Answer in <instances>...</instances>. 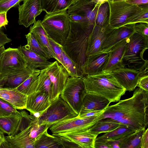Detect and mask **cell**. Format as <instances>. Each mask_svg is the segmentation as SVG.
Instances as JSON below:
<instances>
[{
    "label": "cell",
    "mask_w": 148,
    "mask_h": 148,
    "mask_svg": "<svg viewBox=\"0 0 148 148\" xmlns=\"http://www.w3.org/2000/svg\"><path fill=\"white\" fill-rule=\"evenodd\" d=\"M110 103L105 97L87 93L83 99L82 107L79 113L104 110Z\"/></svg>",
    "instance_id": "obj_24"
},
{
    "label": "cell",
    "mask_w": 148,
    "mask_h": 148,
    "mask_svg": "<svg viewBox=\"0 0 148 148\" xmlns=\"http://www.w3.org/2000/svg\"><path fill=\"white\" fill-rule=\"evenodd\" d=\"M134 28L135 32L148 37V23L143 22L137 23L134 24Z\"/></svg>",
    "instance_id": "obj_44"
},
{
    "label": "cell",
    "mask_w": 148,
    "mask_h": 148,
    "mask_svg": "<svg viewBox=\"0 0 148 148\" xmlns=\"http://www.w3.org/2000/svg\"><path fill=\"white\" fill-rule=\"evenodd\" d=\"M49 96L46 93L36 92L27 96L26 109L31 115L41 113L50 105Z\"/></svg>",
    "instance_id": "obj_18"
},
{
    "label": "cell",
    "mask_w": 148,
    "mask_h": 148,
    "mask_svg": "<svg viewBox=\"0 0 148 148\" xmlns=\"http://www.w3.org/2000/svg\"><path fill=\"white\" fill-rule=\"evenodd\" d=\"M145 129L137 130L126 136L119 145V148H140L141 138Z\"/></svg>",
    "instance_id": "obj_34"
},
{
    "label": "cell",
    "mask_w": 148,
    "mask_h": 148,
    "mask_svg": "<svg viewBox=\"0 0 148 148\" xmlns=\"http://www.w3.org/2000/svg\"><path fill=\"white\" fill-rule=\"evenodd\" d=\"M49 76L52 83L50 102L58 98L62 90L68 79L69 77L68 72L57 61L44 69Z\"/></svg>",
    "instance_id": "obj_11"
},
{
    "label": "cell",
    "mask_w": 148,
    "mask_h": 148,
    "mask_svg": "<svg viewBox=\"0 0 148 148\" xmlns=\"http://www.w3.org/2000/svg\"><path fill=\"white\" fill-rule=\"evenodd\" d=\"M144 5L127 18L124 26L140 22L148 23V4Z\"/></svg>",
    "instance_id": "obj_39"
},
{
    "label": "cell",
    "mask_w": 148,
    "mask_h": 148,
    "mask_svg": "<svg viewBox=\"0 0 148 148\" xmlns=\"http://www.w3.org/2000/svg\"><path fill=\"white\" fill-rule=\"evenodd\" d=\"M29 32L34 35L37 40L50 59L57 58L50 44L48 37L40 20L35 21L29 28Z\"/></svg>",
    "instance_id": "obj_26"
},
{
    "label": "cell",
    "mask_w": 148,
    "mask_h": 148,
    "mask_svg": "<svg viewBox=\"0 0 148 148\" xmlns=\"http://www.w3.org/2000/svg\"><path fill=\"white\" fill-rule=\"evenodd\" d=\"M103 114L84 118L77 117L52 125L49 128L52 134H60L75 131L88 130L103 118Z\"/></svg>",
    "instance_id": "obj_10"
},
{
    "label": "cell",
    "mask_w": 148,
    "mask_h": 148,
    "mask_svg": "<svg viewBox=\"0 0 148 148\" xmlns=\"http://www.w3.org/2000/svg\"><path fill=\"white\" fill-rule=\"evenodd\" d=\"M42 11L49 13L67 10L73 4V0H40Z\"/></svg>",
    "instance_id": "obj_29"
},
{
    "label": "cell",
    "mask_w": 148,
    "mask_h": 148,
    "mask_svg": "<svg viewBox=\"0 0 148 148\" xmlns=\"http://www.w3.org/2000/svg\"><path fill=\"white\" fill-rule=\"evenodd\" d=\"M7 12H0V30L3 26L7 25L8 21L7 18Z\"/></svg>",
    "instance_id": "obj_50"
},
{
    "label": "cell",
    "mask_w": 148,
    "mask_h": 148,
    "mask_svg": "<svg viewBox=\"0 0 148 148\" xmlns=\"http://www.w3.org/2000/svg\"><path fill=\"white\" fill-rule=\"evenodd\" d=\"M126 2L130 4L141 5L148 4V0H127Z\"/></svg>",
    "instance_id": "obj_51"
},
{
    "label": "cell",
    "mask_w": 148,
    "mask_h": 148,
    "mask_svg": "<svg viewBox=\"0 0 148 148\" xmlns=\"http://www.w3.org/2000/svg\"><path fill=\"white\" fill-rule=\"evenodd\" d=\"M5 49L4 45L0 47V58L2 53Z\"/></svg>",
    "instance_id": "obj_54"
},
{
    "label": "cell",
    "mask_w": 148,
    "mask_h": 148,
    "mask_svg": "<svg viewBox=\"0 0 148 148\" xmlns=\"http://www.w3.org/2000/svg\"><path fill=\"white\" fill-rule=\"evenodd\" d=\"M134 25H127L113 29L103 44L102 51L108 52L113 46L124 39L129 37L135 32Z\"/></svg>",
    "instance_id": "obj_21"
},
{
    "label": "cell",
    "mask_w": 148,
    "mask_h": 148,
    "mask_svg": "<svg viewBox=\"0 0 148 148\" xmlns=\"http://www.w3.org/2000/svg\"><path fill=\"white\" fill-rule=\"evenodd\" d=\"M87 93L83 79L70 77L68 79L60 96L78 115Z\"/></svg>",
    "instance_id": "obj_7"
},
{
    "label": "cell",
    "mask_w": 148,
    "mask_h": 148,
    "mask_svg": "<svg viewBox=\"0 0 148 148\" xmlns=\"http://www.w3.org/2000/svg\"><path fill=\"white\" fill-rule=\"evenodd\" d=\"M94 25L70 21L69 34L62 46L66 54L82 70L87 57L86 52L89 36Z\"/></svg>",
    "instance_id": "obj_2"
},
{
    "label": "cell",
    "mask_w": 148,
    "mask_h": 148,
    "mask_svg": "<svg viewBox=\"0 0 148 148\" xmlns=\"http://www.w3.org/2000/svg\"><path fill=\"white\" fill-rule=\"evenodd\" d=\"M40 70H34L30 75L17 88L21 92L27 96L36 91L38 84L37 78Z\"/></svg>",
    "instance_id": "obj_32"
},
{
    "label": "cell",
    "mask_w": 148,
    "mask_h": 148,
    "mask_svg": "<svg viewBox=\"0 0 148 148\" xmlns=\"http://www.w3.org/2000/svg\"><path fill=\"white\" fill-rule=\"evenodd\" d=\"M25 36L27 41V45L24 46L26 49L35 53L48 60L50 59L32 34L29 32L25 35Z\"/></svg>",
    "instance_id": "obj_38"
},
{
    "label": "cell",
    "mask_w": 148,
    "mask_h": 148,
    "mask_svg": "<svg viewBox=\"0 0 148 148\" xmlns=\"http://www.w3.org/2000/svg\"><path fill=\"white\" fill-rule=\"evenodd\" d=\"M140 72L137 86L148 92V68Z\"/></svg>",
    "instance_id": "obj_42"
},
{
    "label": "cell",
    "mask_w": 148,
    "mask_h": 148,
    "mask_svg": "<svg viewBox=\"0 0 148 148\" xmlns=\"http://www.w3.org/2000/svg\"><path fill=\"white\" fill-rule=\"evenodd\" d=\"M109 0H92V1L94 3L99 5L103 3L108 2Z\"/></svg>",
    "instance_id": "obj_53"
},
{
    "label": "cell",
    "mask_w": 148,
    "mask_h": 148,
    "mask_svg": "<svg viewBox=\"0 0 148 148\" xmlns=\"http://www.w3.org/2000/svg\"><path fill=\"white\" fill-rule=\"evenodd\" d=\"M148 92L138 88L131 97L109 106L102 119L109 118L137 130L145 129L148 124Z\"/></svg>",
    "instance_id": "obj_1"
},
{
    "label": "cell",
    "mask_w": 148,
    "mask_h": 148,
    "mask_svg": "<svg viewBox=\"0 0 148 148\" xmlns=\"http://www.w3.org/2000/svg\"><path fill=\"white\" fill-rule=\"evenodd\" d=\"M104 110H105L79 113L76 117L79 118H84L91 116H97L103 114Z\"/></svg>",
    "instance_id": "obj_46"
},
{
    "label": "cell",
    "mask_w": 148,
    "mask_h": 148,
    "mask_svg": "<svg viewBox=\"0 0 148 148\" xmlns=\"http://www.w3.org/2000/svg\"><path fill=\"white\" fill-rule=\"evenodd\" d=\"M46 129L36 139L35 148H64L59 139L56 136L49 134Z\"/></svg>",
    "instance_id": "obj_27"
},
{
    "label": "cell",
    "mask_w": 148,
    "mask_h": 148,
    "mask_svg": "<svg viewBox=\"0 0 148 148\" xmlns=\"http://www.w3.org/2000/svg\"><path fill=\"white\" fill-rule=\"evenodd\" d=\"M37 80L38 84L36 92H40L47 93L49 96L50 100L51 95L52 84L49 76L44 69L40 70Z\"/></svg>",
    "instance_id": "obj_37"
},
{
    "label": "cell",
    "mask_w": 148,
    "mask_h": 148,
    "mask_svg": "<svg viewBox=\"0 0 148 148\" xmlns=\"http://www.w3.org/2000/svg\"><path fill=\"white\" fill-rule=\"evenodd\" d=\"M11 41L12 40L8 38L6 34L0 30V47L4 45Z\"/></svg>",
    "instance_id": "obj_49"
},
{
    "label": "cell",
    "mask_w": 148,
    "mask_h": 148,
    "mask_svg": "<svg viewBox=\"0 0 148 148\" xmlns=\"http://www.w3.org/2000/svg\"><path fill=\"white\" fill-rule=\"evenodd\" d=\"M26 66L25 59L18 48L9 47L2 53L0 58V75L14 72Z\"/></svg>",
    "instance_id": "obj_12"
},
{
    "label": "cell",
    "mask_w": 148,
    "mask_h": 148,
    "mask_svg": "<svg viewBox=\"0 0 148 148\" xmlns=\"http://www.w3.org/2000/svg\"><path fill=\"white\" fill-rule=\"evenodd\" d=\"M57 136L60 140L64 148H81L77 144L71 140L58 134H52Z\"/></svg>",
    "instance_id": "obj_45"
},
{
    "label": "cell",
    "mask_w": 148,
    "mask_h": 148,
    "mask_svg": "<svg viewBox=\"0 0 148 148\" xmlns=\"http://www.w3.org/2000/svg\"><path fill=\"white\" fill-rule=\"evenodd\" d=\"M128 38L124 39L113 46L108 51L109 58L103 71L112 72L116 69L125 67L122 59Z\"/></svg>",
    "instance_id": "obj_19"
},
{
    "label": "cell",
    "mask_w": 148,
    "mask_h": 148,
    "mask_svg": "<svg viewBox=\"0 0 148 148\" xmlns=\"http://www.w3.org/2000/svg\"><path fill=\"white\" fill-rule=\"evenodd\" d=\"M108 52L101 51L88 56L82 67L83 75H93L103 71L108 61Z\"/></svg>",
    "instance_id": "obj_16"
},
{
    "label": "cell",
    "mask_w": 148,
    "mask_h": 148,
    "mask_svg": "<svg viewBox=\"0 0 148 148\" xmlns=\"http://www.w3.org/2000/svg\"><path fill=\"white\" fill-rule=\"evenodd\" d=\"M4 133L0 130V148L2 144L6 141Z\"/></svg>",
    "instance_id": "obj_52"
},
{
    "label": "cell",
    "mask_w": 148,
    "mask_h": 148,
    "mask_svg": "<svg viewBox=\"0 0 148 148\" xmlns=\"http://www.w3.org/2000/svg\"><path fill=\"white\" fill-rule=\"evenodd\" d=\"M27 97L17 88H8L0 86V98L9 103L16 109H26Z\"/></svg>",
    "instance_id": "obj_22"
},
{
    "label": "cell",
    "mask_w": 148,
    "mask_h": 148,
    "mask_svg": "<svg viewBox=\"0 0 148 148\" xmlns=\"http://www.w3.org/2000/svg\"><path fill=\"white\" fill-rule=\"evenodd\" d=\"M148 48V37L135 32L128 38L122 58L124 67L140 72L148 68V60L144 59L143 54Z\"/></svg>",
    "instance_id": "obj_4"
},
{
    "label": "cell",
    "mask_w": 148,
    "mask_h": 148,
    "mask_svg": "<svg viewBox=\"0 0 148 148\" xmlns=\"http://www.w3.org/2000/svg\"><path fill=\"white\" fill-rule=\"evenodd\" d=\"M41 23L48 37L62 46L70 28L67 10L46 13Z\"/></svg>",
    "instance_id": "obj_5"
},
{
    "label": "cell",
    "mask_w": 148,
    "mask_h": 148,
    "mask_svg": "<svg viewBox=\"0 0 148 148\" xmlns=\"http://www.w3.org/2000/svg\"><path fill=\"white\" fill-rule=\"evenodd\" d=\"M35 117L24 110L0 117V130L8 136H14L25 129Z\"/></svg>",
    "instance_id": "obj_9"
},
{
    "label": "cell",
    "mask_w": 148,
    "mask_h": 148,
    "mask_svg": "<svg viewBox=\"0 0 148 148\" xmlns=\"http://www.w3.org/2000/svg\"><path fill=\"white\" fill-rule=\"evenodd\" d=\"M87 93L106 98L110 102L119 101L125 89L118 82L111 72H103L83 78Z\"/></svg>",
    "instance_id": "obj_3"
},
{
    "label": "cell",
    "mask_w": 148,
    "mask_h": 148,
    "mask_svg": "<svg viewBox=\"0 0 148 148\" xmlns=\"http://www.w3.org/2000/svg\"><path fill=\"white\" fill-rule=\"evenodd\" d=\"M48 39L50 45L57 58V61L60 63L65 68V64L63 58L62 49L61 48L62 45L58 44L49 37Z\"/></svg>",
    "instance_id": "obj_41"
},
{
    "label": "cell",
    "mask_w": 148,
    "mask_h": 148,
    "mask_svg": "<svg viewBox=\"0 0 148 148\" xmlns=\"http://www.w3.org/2000/svg\"><path fill=\"white\" fill-rule=\"evenodd\" d=\"M112 72L119 83L126 91H133L137 86L140 74L139 71L125 67Z\"/></svg>",
    "instance_id": "obj_17"
},
{
    "label": "cell",
    "mask_w": 148,
    "mask_h": 148,
    "mask_svg": "<svg viewBox=\"0 0 148 148\" xmlns=\"http://www.w3.org/2000/svg\"><path fill=\"white\" fill-rule=\"evenodd\" d=\"M51 125L49 124L39 125L38 122L37 117L36 116L27 127L19 132L25 136L36 140L41 133Z\"/></svg>",
    "instance_id": "obj_31"
},
{
    "label": "cell",
    "mask_w": 148,
    "mask_h": 148,
    "mask_svg": "<svg viewBox=\"0 0 148 148\" xmlns=\"http://www.w3.org/2000/svg\"><path fill=\"white\" fill-rule=\"evenodd\" d=\"M18 49L25 59L26 66L32 70L44 69L53 62L26 49L24 46L20 45Z\"/></svg>",
    "instance_id": "obj_23"
},
{
    "label": "cell",
    "mask_w": 148,
    "mask_h": 148,
    "mask_svg": "<svg viewBox=\"0 0 148 148\" xmlns=\"http://www.w3.org/2000/svg\"><path fill=\"white\" fill-rule=\"evenodd\" d=\"M78 0H73V4H75L76 2V1Z\"/></svg>",
    "instance_id": "obj_56"
},
{
    "label": "cell",
    "mask_w": 148,
    "mask_h": 148,
    "mask_svg": "<svg viewBox=\"0 0 148 148\" xmlns=\"http://www.w3.org/2000/svg\"><path fill=\"white\" fill-rule=\"evenodd\" d=\"M126 125L120 124L117 128L108 132L105 133L98 137L95 140L102 141L107 140H118L124 138L136 131Z\"/></svg>",
    "instance_id": "obj_28"
},
{
    "label": "cell",
    "mask_w": 148,
    "mask_h": 148,
    "mask_svg": "<svg viewBox=\"0 0 148 148\" xmlns=\"http://www.w3.org/2000/svg\"><path fill=\"white\" fill-rule=\"evenodd\" d=\"M5 138L10 148H35V140L23 138L15 135L8 136Z\"/></svg>",
    "instance_id": "obj_33"
},
{
    "label": "cell",
    "mask_w": 148,
    "mask_h": 148,
    "mask_svg": "<svg viewBox=\"0 0 148 148\" xmlns=\"http://www.w3.org/2000/svg\"><path fill=\"white\" fill-rule=\"evenodd\" d=\"M18 111L11 104L0 98V117L8 116Z\"/></svg>",
    "instance_id": "obj_40"
},
{
    "label": "cell",
    "mask_w": 148,
    "mask_h": 148,
    "mask_svg": "<svg viewBox=\"0 0 148 148\" xmlns=\"http://www.w3.org/2000/svg\"><path fill=\"white\" fill-rule=\"evenodd\" d=\"M59 135L74 142L82 148H95V139L98 136L90 132L88 130H79Z\"/></svg>",
    "instance_id": "obj_25"
},
{
    "label": "cell",
    "mask_w": 148,
    "mask_h": 148,
    "mask_svg": "<svg viewBox=\"0 0 148 148\" xmlns=\"http://www.w3.org/2000/svg\"><path fill=\"white\" fill-rule=\"evenodd\" d=\"M22 0H0V12H7L11 8L17 7Z\"/></svg>",
    "instance_id": "obj_43"
},
{
    "label": "cell",
    "mask_w": 148,
    "mask_h": 148,
    "mask_svg": "<svg viewBox=\"0 0 148 148\" xmlns=\"http://www.w3.org/2000/svg\"><path fill=\"white\" fill-rule=\"evenodd\" d=\"M18 24L27 27L42 11L40 0H23V3L18 5Z\"/></svg>",
    "instance_id": "obj_13"
},
{
    "label": "cell",
    "mask_w": 148,
    "mask_h": 148,
    "mask_svg": "<svg viewBox=\"0 0 148 148\" xmlns=\"http://www.w3.org/2000/svg\"><path fill=\"white\" fill-rule=\"evenodd\" d=\"M108 2L109 8L108 28L111 29L124 26L127 18L142 6L129 4L125 1L109 0Z\"/></svg>",
    "instance_id": "obj_8"
},
{
    "label": "cell",
    "mask_w": 148,
    "mask_h": 148,
    "mask_svg": "<svg viewBox=\"0 0 148 148\" xmlns=\"http://www.w3.org/2000/svg\"><path fill=\"white\" fill-rule=\"evenodd\" d=\"M120 124L109 118H106L98 121L90 128L89 131L98 135L100 134L111 131L117 128Z\"/></svg>",
    "instance_id": "obj_30"
},
{
    "label": "cell",
    "mask_w": 148,
    "mask_h": 148,
    "mask_svg": "<svg viewBox=\"0 0 148 148\" xmlns=\"http://www.w3.org/2000/svg\"><path fill=\"white\" fill-rule=\"evenodd\" d=\"M99 6L92 0H78L69 7L67 12L68 14L77 15L85 17L90 24L94 25Z\"/></svg>",
    "instance_id": "obj_15"
},
{
    "label": "cell",
    "mask_w": 148,
    "mask_h": 148,
    "mask_svg": "<svg viewBox=\"0 0 148 148\" xmlns=\"http://www.w3.org/2000/svg\"><path fill=\"white\" fill-rule=\"evenodd\" d=\"M140 148H148V129H145L142 135Z\"/></svg>",
    "instance_id": "obj_48"
},
{
    "label": "cell",
    "mask_w": 148,
    "mask_h": 148,
    "mask_svg": "<svg viewBox=\"0 0 148 148\" xmlns=\"http://www.w3.org/2000/svg\"><path fill=\"white\" fill-rule=\"evenodd\" d=\"M62 55L65 68L71 77H79L83 78L84 76L81 68L74 62L66 54L61 46Z\"/></svg>",
    "instance_id": "obj_36"
},
{
    "label": "cell",
    "mask_w": 148,
    "mask_h": 148,
    "mask_svg": "<svg viewBox=\"0 0 148 148\" xmlns=\"http://www.w3.org/2000/svg\"><path fill=\"white\" fill-rule=\"evenodd\" d=\"M113 29L101 28L95 24L88 40L86 55L88 56L103 51L102 47Z\"/></svg>",
    "instance_id": "obj_14"
},
{
    "label": "cell",
    "mask_w": 148,
    "mask_h": 148,
    "mask_svg": "<svg viewBox=\"0 0 148 148\" xmlns=\"http://www.w3.org/2000/svg\"><path fill=\"white\" fill-rule=\"evenodd\" d=\"M112 1H126L127 0H109Z\"/></svg>",
    "instance_id": "obj_55"
},
{
    "label": "cell",
    "mask_w": 148,
    "mask_h": 148,
    "mask_svg": "<svg viewBox=\"0 0 148 148\" xmlns=\"http://www.w3.org/2000/svg\"><path fill=\"white\" fill-rule=\"evenodd\" d=\"M77 115L69 104L59 96L37 117L39 125H52L76 117Z\"/></svg>",
    "instance_id": "obj_6"
},
{
    "label": "cell",
    "mask_w": 148,
    "mask_h": 148,
    "mask_svg": "<svg viewBox=\"0 0 148 148\" xmlns=\"http://www.w3.org/2000/svg\"><path fill=\"white\" fill-rule=\"evenodd\" d=\"M109 8L108 2L100 5L98 7L95 21V24L101 28H108Z\"/></svg>",
    "instance_id": "obj_35"
},
{
    "label": "cell",
    "mask_w": 148,
    "mask_h": 148,
    "mask_svg": "<svg viewBox=\"0 0 148 148\" xmlns=\"http://www.w3.org/2000/svg\"><path fill=\"white\" fill-rule=\"evenodd\" d=\"M33 70L26 66L14 72L0 75V86L8 88H17L30 75Z\"/></svg>",
    "instance_id": "obj_20"
},
{
    "label": "cell",
    "mask_w": 148,
    "mask_h": 148,
    "mask_svg": "<svg viewBox=\"0 0 148 148\" xmlns=\"http://www.w3.org/2000/svg\"><path fill=\"white\" fill-rule=\"evenodd\" d=\"M69 17L70 20L73 22L89 23L90 24L87 18L80 16L75 14H69Z\"/></svg>",
    "instance_id": "obj_47"
}]
</instances>
